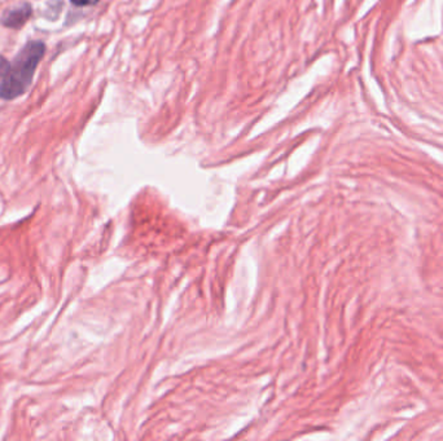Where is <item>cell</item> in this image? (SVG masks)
<instances>
[{
	"mask_svg": "<svg viewBox=\"0 0 443 441\" xmlns=\"http://www.w3.org/2000/svg\"><path fill=\"white\" fill-rule=\"evenodd\" d=\"M44 51L45 47L42 42H32L22 48L21 52L17 54L14 61L10 65L7 73L3 76L0 97L12 100L26 92L33 80L38 64L43 57Z\"/></svg>",
	"mask_w": 443,
	"mask_h": 441,
	"instance_id": "obj_1",
	"label": "cell"
},
{
	"mask_svg": "<svg viewBox=\"0 0 443 441\" xmlns=\"http://www.w3.org/2000/svg\"><path fill=\"white\" fill-rule=\"evenodd\" d=\"M30 16H32L30 6L23 4L21 7L6 12L1 17V23L10 29H20L25 25V22L29 20Z\"/></svg>",
	"mask_w": 443,
	"mask_h": 441,
	"instance_id": "obj_2",
	"label": "cell"
},
{
	"mask_svg": "<svg viewBox=\"0 0 443 441\" xmlns=\"http://www.w3.org/2000/svg\"><path fill=\"white\" fill-rule=\"evenodd\" d=\"M8 67H10V64L3 57H0V76H4V74L8 70Z\"/></svg>",
	"mask_w": 443,
	"mask_h": 441,
	"instance_id": "obj_3",
	"label": "cell"
},
{
	"mask_svg": "<svg viewBox=\"0 0 443 441\" xmlns=\"http://www.w3.org/2000/svg\"><path fill=\"white\" fill-rule=\"evenodd\" d=\"M73 4H76V6H86V4H88L90 3V0H70Z\"/></svg>",
	"mask_w": 443,
	"mask_h": 441,
	"instance_id": "obj_4",
	"label": "cell"
}]
</instances>
